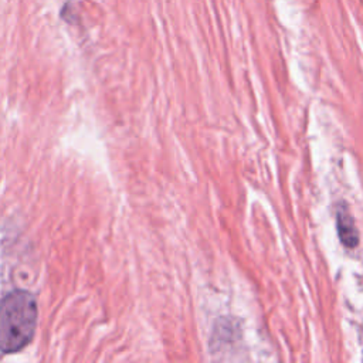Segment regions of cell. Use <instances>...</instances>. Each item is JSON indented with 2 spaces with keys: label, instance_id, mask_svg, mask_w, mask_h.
<instances>
[{
  "label": "cell",
  "instance_id": "cell-2",
  "mask_svg": "<svg viewBox=\"0 0 363 363\" xmlns=\"http://www.w3.org/2000/svg\"><path fill=\"white\" fill-rule=\"evenodd\" d=\"M336 230L340 242L349 248L353 250L359 244V231L356 228L354 220L347 211L346 207H339L336 211Z\"/></svg>",
  "mask_w": 363,
  "mask_h": 363
},
{
  "label": "cell",
  "instance_id": "cell-3",
  "mask_svg": "<svg viewBox=\"0 0 363 363\" xmlns=\"http://www.w3.org/2000/svg\"><path fill=\"white\" fill-rule=\"evenodd\" d=\"M240 339V329L234 326L231 320H220V325L214 328L211 336V349L213 352L221 350L224 346H231Z\"/></svg>",
  "mask_w": 363,
  "mask_h": 363
},
{
  "label": "cell",
  "instance_id": "cell-1",
  "mask_svg": "<svg viewBox=\"0 0 363 363\" xmlns=\"http://www.w3.org/2000/svg\"><path fill=\"white\" fill-rule=\"evenodd\" d=\"M38 308L34 295L14 289L0 301V352L16 353L33 339Z\"/></svg>",
  "mask_w": 363,
  "mask_h": 363
}]
</instances>
